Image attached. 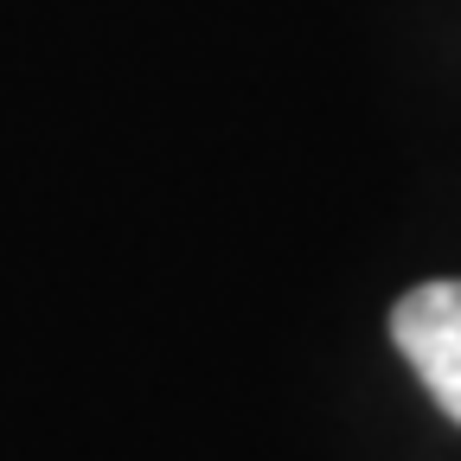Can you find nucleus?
<instances>
[{
    "instance_id": "nucleus-1",
    "label": "nucleus",
    "mask_w": 461,
    "mask_h": 461,
    "mask_svg": "<svg viewBox=\"0 0 461 461\" xmlns=\"http://www.w3.org/2000/svg\"><path fill=\"white\" fill-rule=\"evenodd\" d=\"M391 339L436 397V411L461 423V276L423 282L391 308Z\"/></svg>"
}]
</instances>
